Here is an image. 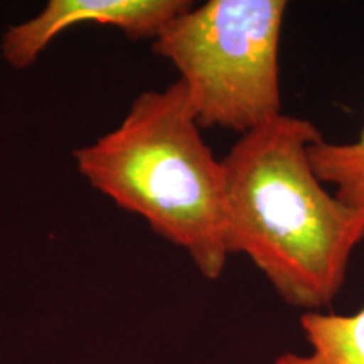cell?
Segmentation results:
<instances>
[{
	"mask_svg": "<svg viewBox=\"0 0 364 364\" xmlns=\"http://www.w3.org/2000/svg\"><path fill=\"white\" fill-rule=\"evenodd\" d=\"M309 162L318 179L334 186L341 201L364 213V125L353 142L318 139L309 147Z\"/></svg>",
	"mask_w": 364,
	"mask_h": 364,
	"instance_id": "8992f818",
	"label": "cell"
},
{
	"mask_svg": "<svg viewBox=\"0 0 364 364\" xmlns=\"http://www.w3.org/2000/svg\"><path fill=\"white\" fill-rule=\"evenodd\" d=\"M191 6L188 0H49L38 16L9 27L0 54L14 70H27L56 36L78 24L113 26L130 39L154 41Z\"/></svg>",
	"mask_w": 364,
	"mask_h": 364,
	"instance_id": "277c9868",
	"label": "cell"
},
{
	"mask_svg": "<svg viewBox=\"0 0 364 364\" xmlns=\"http://www.w3.org/2000/svg\"><path fill=\"white\" fill-rule=\"evenodd\" d=\"M300 327L311 351L285 353L275 364H364V307L348 316L309 311Z\"/></svg>",
	"mask_w": 364,
	"mask_h": 364,
	"instance_id": "5b68a950",
	"label": "cell"
},
{
	"mask_svg": "<svg viewBox=\"0 0 364 364\" xmlns=\"http://www.w3.org/2000/svg\"><path fill=\"white\" fill-rule=\"evenodd\" d=\"M322 134L280 113L241 135L221 159L225 241L247 255L289 306L321 311L343 289L364 213L329 193L309 162Z\"/></svg>",
	"mask_w": 364,
	"mask_h": 364,
	"instance_id": "6da1fadb",
	"label": "cell"
},
{
	"mask_svg": "<svg viewBox=\"0 0 364 364\" xmlns=\"http://www.w3.org/2000/svg\"><path fill=\"white\" fill-rule=\"evenodd\" d=\"M73 159L91 188L184 250L204 279H220L230 257L223 166L181 80L142 91L115 129L73 150Z\"/></svg>",
	"mask_w": 364,
	"mask_h": 364,
	"instance_id": "7a4b0ae2",
	"label": "cell"
},
{
	"mask_svg": "<svg viewBox=\"0 0 364 364\" xmlns=\"http://www.w3.org/2000/svg\"><path fill=\"white\" fill-rule=\"evenodd\" d=\"M285 0H209L191 6L152 41L179 71L201 129L248 134L282 113Z\"/></svg>",
	"mask_w": 364,
	"mask_h": 364,
	"instance_id": "3957f363",
	"label": "cell"
}]
</instances>
